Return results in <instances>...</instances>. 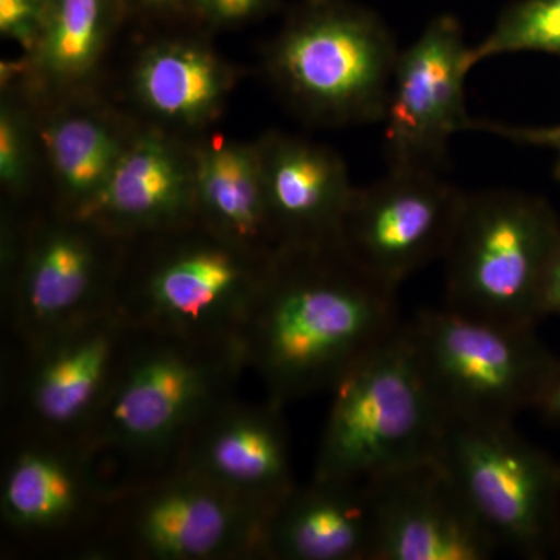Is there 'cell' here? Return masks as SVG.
I'll return each mask as SVG.
<instances>
[{
    "mask_svg": "<svg viewBox=\"0 0 560 560\" xmlns=\"http://www.w3.org/2000/svg\"><path fill=\"white\" fill-rule=\"evenodd\" d=\"M401 324L397 289L340 242L285 245L268 260L235 340L267 399L283 408L331 393Z\"/></svg>",
    "mask_w": 560,
    "mask_h": 560,
    "instance_id": "1",
    "label": "cell"
},
{
    "mask_svg": "<svg viewBox=\"0 0 560 560\" xmlns=\"http://www.w3.org/2000/svg\"><path fill=\"white\" fill-rule=\"evenodd\" d=\"M246 371L237 340L205 341L132 330L101 408L79 444L150 475L167 469L187 434L235 396Z\"/></svg>",
    "mask_w": 560,
    "mask_h": 560,
    "instance_id": "2",
    "label": "cell"
},
{
    "mask_svg": "<svg viewBox=\"0 0 560 560\" xmlns=\"http://www.w3.org/2000/svg\"><path fill=\"white\" fill-rule=\"evenodd\" d=\"M400 50L374 11L349 0H304L264 51V69L298 117L319 127L385 119Z\"/></svg>",
    "mask_w": 560,
    "mask_h": 560,
    "instance_id": "3",
    "label": "cell"
},
{
    "mask_svg": "<svg viewBox=\"0 0 560 560\" xmlns=\"http://www.w3.org/2000/svg\"><path fill=\"white\" fill-rule=\"evenodd\" d=\"M270 257L249 253L198 221L136 238L128 243L114 311L132 330L235 340Z\"/></svg>",
    "mask_w": 560,
    "mask_h": 560,
    "instance_id": "4",
    "label": "cell"
},
{
    "mask_svg": "<svg viewBox=\"0 0 560 560\" xmlns=\"http://www.w3.org/2000/svg\"><path fill=\"white\" fill-rule=\"evenodd\" d=\"M331 393L313 480L374 482L438 458L445 419L420 374L407 324Z\"/></svg>",
    "mask_w": 560,
    "mask_h": 560,
    "instance_id": "5",
    "label": "cell"
},
{
    "mask_svg": "<svg viewBox=\"0 0 560 560\" xmlns=\"http://www.w3.org/2000/svg\"><path fill=\"white\" fill-rule=\"evenodd\" d=\"M405 324L444 419L514 422L523 411L540 410L560 377V360L533 326L471 318L445 305Z\"/></svg>",
    "mask_w": 560,
    "mask_h": 560,
    "instance_id": "6",
    "label": "cell"
},
{
    "mask_svg": "<svg viewBox=\"0 0 560 560\" xmlns=\"http://www.w3.org/2000/svg\"><path fill=\"white\" fill-rule=\"evenodd\" d=\"M560 242L550 202L518 190L464 195L445 253V307L471 318L536 327L537 300Z\"/></svg>",
    "mask_w": 560,
    "mask_h": 560,
    "instance_id": "7",
    "label": "cell"
},
{
    "mask_svg": "<svg viewBox=\"0 0 560 560\" xmlns=\"http://www.w3.org/2000/svg\"><path fill=\"white\" fill-rule=\"evenodd\" d=\"M3 220L7 308L20 345L114 311L130 241L57 209L24 228Z\"/></svg>",
    "mask_w": 560,
    "mask_h": 560,
    "instance_id": "8",
    "label": "cell"
},
{
    "mask_svg": "<svg viewBox=\"0 0 560 560\" xmlns=\"http://www.w3.org/2000/svg\"><path fill=\"white\" fill-rule=\"evenodd\" d=\"M272 510L190 471L164 469L117 486L97 523L98 545L140 559H261Z\"/></svg>",
    "mask_w": 560,
    "mask_h": 560,
    "instance_id": "9",
    "label": "cell"
},
{
    "mask_svg": "<svg viewBox=\"0 0 560 560\" xmlns=\"http://www.w3.org/2000/svg\"><path fill=\"white\" fill-rule=\"evenodd\" d=\"M436 459L500 550L526 559L555 552L560 464L514 422L445 419Z\"/></svg>",
    "mask_w": 560,
    "mask_h": 560,
    "instance_id": "10",
    "label": "cell"
},
{
    "mask_svg": "<svg viewBox=\"0 0 560 560\" xmlns=\"http://www.w3.org/2000/svg\"><path fill=\"white\" fill-rule=\"evenodd\" d=\"M466 191L441 171L389 167L357 189L340 243L364 270L399 289L431 261L444 259Z\"/></svg>",
    "mask_w": 560,
    "mask_h": 560,
    "instance_id": "11",
    "label": "cell"
},
{
    "mask_svg": "<svg viewBox=\"0 0 560 560\" xmlns=\"http://www.w3.org/2000/svg\"><path fill=\"white\" fill-rule=\"evenodd\" d=\"M116 311L20 345L14 388L22 433L80 442L101 408L130 340Z\"/></svg>",
    "mask_w": 560,
    "mask_h": 560,
    "instance_id": "12",
    "label": "cell"
},
{
    "mask_svg": "<svg viewBox=\"0 0 560 560\" xmlns=\"http://www.w3.org/2000/svg\"><path fill=\"white\" fill-rule=\"evenodd\" d=\"M474 66V46L452 14L434 18L400 50L383 119L389 167L444 172L453 136L474 124L466 103V79Z\"/></svg>",
    "mask_w": 560,
    "mask_h": 560,
    "instance_id": "13",
    "label": "cell"
},
{
    "mask_svg": "<svg viewBox=\"0 0 560 560\" xmlns=\"http://www.w3.org/2000/svg\"><path fill=\"white\" fill-rule=\"evenodd\" d=\"M370 485L374 560H488L500 551L438 459Z\"/></svg>",
    "mask_w": 560,
    "mask_h": 560,
    "instance_id": "14",
    "label": "cell"
},
{
    "mask_svg": "<svg viewBox=\"0 0 560 560\" xmlns=\"http://www.w3.org/2000/svg\"><path fill=\"white\" fill-rule=\"evenodd\" d=\"M282 407L221 401L187 434L167 469L198 475L245 499L276 508L296 488Z\"/></svg>",
    "mask_w": 560,
    "mask_h": 560,
    "instance_id": "15",
    "label": "cell"
},
{
    "mask_svg": "<svg viewBox=\"0 0 560 560\" xmlns=\"http://www.w3.org/2000/svg\"><path fill=\"white\" fill-rule=\"evenodd\" d=\"M80 219L124 241L198 221L194 139L142 121L108 186Z\"/></svg>",
    "mask_w": 560,
    "mask_h": 560,
    "instance_id": "16",
    "label": "cell"
},
{
    "mask_svg": "<svg viewBox=\"0 0 560 560\" xmlns=\"http://www.w3.org/2000/svg\"><path fill=\"white\" fill-rule=\"evenodd\" d=\"M95 467L79 442L22 434L0 490L7 528L39 537L97 526L117 486L103 485Z\"/></svg>",
    "mask_w": 560,
    "mask_h": 560,
    "instance_id": "17",
    "label": "cell"
},
{
    "mask_svg": "<svg viewBox=\"0 0 560 560\" xmlns=\"http://www.w3.org/2000/svg\"><path fill=\"white\" fill-rule=\"evenodd\" d=\"M256 142L279 245L340 242L357 187L338 151L280 131L265 132Z\"/></svg>",
    "mask_w": 560,
    "mask_h": 560,
    "instance_id": "18",
    "label": "cell"
},
{
    "mask_svg": "<svg viewBox=\"0 0 560 560\" xmlns=\"http://www.w3.org/2000/svg\"><path fill=\"white\" fill-rule=\"evenodd\" d=\"M238 77L205 39L167 36L139 51L130 92L143 121L194 139L223 116Z\"/></svg>",
    "mask_w": 560,
    "mask_h": 560,
    "instance_id": "19",
    "label": "cell"
},
{
    "mask_svg": "<svg viewBox=\"0 0 560 560\" xmlns=\"http://www.w3.org/2000/svg\"><path fill=\"white\" fill-rule=\"evenodd\" d=\"M36 113L55 209L81 217L108 186L142 121L128 119L94 92L39 106Z\"/></svg>",
    "mask_w": 560,
    "mask_h": 560,
    "instance_id": "20",
    "label": "cell"
},
{
    "mask_svg": "<svg viewBox=\"0 0 560 560\" xmlns=\"http://www.w3.org/2000/svg\"><path fill=\"white\" fill-rule=\"evenodd\" d=\"M124 10V0H47L38 38L20 60L2 62L0 83L36 108L94 92Z\"/></svg>",
    "mask_w": 560,
    "mask_h": 560,
    "instance_id": "21",
    "label": "cell"
},
{
    "mask_svg": "<svg viewBox=\"0 0 560 560\" xmlns=\"http://www.w3.org/2000/svg\"><path fill=\"white\" fill-rule=\"evenodd\" d=\"M375 506L370 482L313 480L272 510L261 559L374 560Z\"/></svg>",
    "mask_w": 560,
    "mask_h": 560,
    "instance_id": "22",
    "label": "cell"
},
{
    "mask_svg": "<svg viewBox=\"0 0 560 560\" xmlns=\"http://www.w3.org/2000/svg\"><path fill=\"white\" fill-rule=\"evenodd\" d=\"M198 223L241 248L270 257L280 248L272 226L259 147L205 132L194 138Z\"/></svg>",
    "mask_w": 560,
    "mask_h": 560,
    "instance_id": "23",
    "label": "cell"
},
{
    "mask_svg": "<svg viewBox=\"0 0 560 560\" xmlns=\"http://www.w3.org/2000/svg\"><path fill=\"white\" fill-rule=\"evenodd\" d=\"M40 151L38 113L24 92L2 84L0 97V186L10 200L32 190Z\"/></svg>",
    "mask_w": 560,
    "mask_h": 560,
    "instance_id": "24",
    "label": "cell"
},
{
    "mask_svg": "<svg viewBox=\"0 0 560 560\" xmlns=\"http://www.w3.org/2000/svg\"><path fill=\"white\" fill-rule=\"evenodd\" d=\"M539 51L560 57V0H518L500 14L492 31L474 46V60Z\"/></svg>",
    "mask_w": 560,
    "mask_h": 560,
    "instance_id": "25",
    "label": "cell"
},
{
    "mask_svg": "<svg viewBox=\"0 0 560 560\" xmlns=\"http://www.w3.org/2000/svg\"><path fill=\"white\" fill-rule=\"evenodd\" d=\"M47 0H0V35L27 54L38 38Z\"/></svg>",
    "mask_w": 560,
    "mask_h": 560,
    "instance_id": "26",
    "label": "cell"
},
{
    "mask_svg": "<svg viewBox=\"0 0 560 560\" xmlns=\"http://www.w3.org/2000/svg\"><path fill=\"white\" fill-rule=\"evenodd\" d=\"M275 0H194L195 20L206 27L234 28L259 20Z\"/></svg>",
    "mask_w": 560,
    "mask_h": 560,
    "instance_id": "27",
    "label": "cell"
},
{
    "mask_svg": "<svg viewBox=\"0 0 560 560\" xmlns=\"http://www.w3.org/2000/svg\"><path fill=\"white\" fill-rule=\"evenodd\" d=\"M471 130L490 132L518 145L550 150L555 154V178L560 180V124L552 127H514L497 121L474 120Z\"/></svg>",
    "mask_w": 560,
    "mask_h": 560,
    "instance_id": "28",
    "label": "cell"
},
{
    "mask_svg": "<svg viewBox=\"0 0 560 560\" xmlns=\"http://www.w3.org/2000/svg\"><path fill=\"white\" fill-rule=\"evenodd\" d=\"M537 312L540 319L552 315L560 316V242L541 279Z\"/></svg>",
    "mask_w": 560,
    "mask_h": 560,
    "instance_id": "29",
    "label": "cell"
},
{
    "mask_svg": "<svg viewBox=\"0 0 560 560\" xmlns=\"http://www.w3.org/2000/svg\"><path fill=\"white\" fill-rule=\"evenodd\" d=\"M125 9L153 18L194 16V0H124Z\"/></svg>",
    "mask_w": 560,
    "mask_h": 560,
    "instance_id": "30",
    "label": "cell"
},
{
    "mask_svg": "<svg viewBox=\"0 0 560 560\" xmlns=\"http://www.w3.org/2000/svg\"><path fill=\"white\" fill-rule=\"evenodd\" d=\"M545 418L552 422L560 423V377L556 385L552 386L551 393L548 394L547 400L540 407Z\"/></svg>",
    "mask_w": 560,
    "mask_h": 560,
    "instance_id": "31",
    "label": "cell"
},
{
    "mask_svg": "<svg viewBox=\"0 0 560 560\" xmlns=\"http://www.w3.org/2000/svg\"><path fill=\"white\" fill-rule=\"evenodd\" d=\"M558 552L560 555V497H559V511H558V526H556V544H555V555Z\"/></svg>",
    "mask_w": 560,
    "mask_h": 560,
    "instance_id": "32",
    "label": "cell"
}]
</instances>
